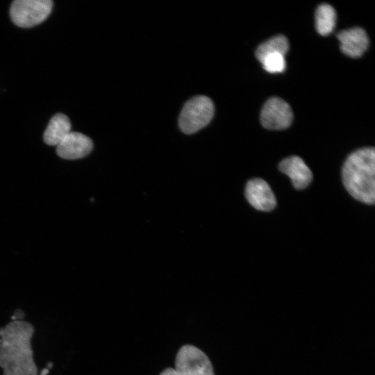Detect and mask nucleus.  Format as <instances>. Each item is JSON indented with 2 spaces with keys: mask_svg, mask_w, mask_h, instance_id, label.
I'll return each instance as SVG.
<instances>
[{
  "mask_svg": "<svg viewBox=\"0 0 375 375\" xmlns=\"http://www.w3.org/2000/svg\"><path fill=\"white\" fill-rule=\"evenodd\" d=\"M33 326L12 320L0 328V367L3 375H38L31 348Z\"/></svg>",
  "mask_w": 375,
  "mask_h": 375,
  "instance_id": "nucleus-1",
  "label": "nucleus"
},
{
  "mask_svg": "<svg viewBox=\"0 0 375 375\" xmlns=\"http://www.w3.org/2000/svg\"><path fill=\"white\" fill-rule=\"evenodd\" d=\"M375 150L362 148L349 156L344 163L342 177L348 192L367 204L375 201Z\"/></svg>",
  "mask_w": 375,
  "mask_h": 375,
  "instance_id": "nucleus-2",
  "label": "nucleus"
},
{
  "mask_svg": "<svg viewBox=\"0 0 375 375\" xmlns=\"http://www.w3.org/2000/svg\"><path fill=\"white\" fill-rule=\"evenodd\" d=\"M212 100L203 95L194 97L184 105L178 119L180 129L185 134H193L207 126L214 115Z\"/></svg>",
  "mask_w": 375,
  "mask_h": 375,
  "instance_id": "nucleus-3",
  "label": "nucleus"
},
{
  "mask_svg": "<svg viewBox=\"0 0 375 375\" xmlns=\"http://www.w3.org/2000/svg\"><path fill=\"white\" fill-rule=\"evenodd\" d=\"M52 7L51 0H15L10 6V18L17 26L33 27L48 17Z\"/></svg>",
  "mask_w": 375,
  "mask_h": 375,
  "instance_id": "nucleus-4",
  "label": "nucleus"
},
{
  "mask_svg": "<svg viewBox=\"0 0 375 375\" xmlns=\"http://www.w3.org/2000/svg\"><path fill=\"white\" fill-rule=\"evenodd\" d=\"M175 370L178 375H214L208 356L192 345L182 347L177 353Z\"/></svg>",
  "mask_w": 375,
  "mask_h": 375,
  "instance_id": "nucleus-5",
  "label": "nucleus"
},
{
  "mask_svg": "<svg viewBox=\"0 0 375 375\" xmlns=\"http://www.w3.org/2000/svg\"><path fill=\"white\" fill-rule=\"evenodd\" d=\"M292 110L290 105L279 97H272L264 104L260 112L262 125L270 130L287 128L292 124Z\"/></svg>",
  "mask_w": 375,
  "mask_h": 375,
  "instance_id": "nucleus-6",
  "label": "nucleus"
},
{
  "mask_svg": "<svg viewBox=\"0 0 375 375\" xmlns=\"http://www.w3.org/2000/svg\"><path fill=\"white\" fill-rule=\"evenodd\" d=\"M245 197L249 203L258 210L270 211L276 205V198L271 188L266 181L259 178L251 179L247 182Z\"/></svg>",
  "mask_w": 375,
  "mask_h": 375,
  "instance_id": "nucleus-7",
  "label": "nucleus"
},
{
  "mask_svg": "<svg viewBox=\"0 0 375 375\" xmlns=\"http://www.w3.org/2000/svg\"><path fill=\"white\" fill-rule=\"evenodd\" d=\"M92 140L78 132H70L57 146L58 156L64 159L74 160L88 156L92 151Z\"/></svg>",
  "mask_w": 375,
  "mask_h": 375,
  "instance_id": "nucleus-8",
  "label": "nucleus"
},
{
  "mask_svg": "<svg viewBox=\"0 0 375 375\" xmlns=\"http://www.w3.org/2000/svg\"><path fill=\"white\" fill-rule=\"evenodd\" d=\"M337 37L342 53L351 58L361 56L369 46L368 36L360 27L343 30L338 33Z\"/></svg>",
  "mask_w": 375,
  "mask_h": 375,
  "instance_id": "nucleus-9",
  "label": "nucleus"
},
{
  "mask_svg": "<svg viewBox=\"0 0 375 375\" xmlns=\"http://www.w3.org/2000/svg\"><path fill=\"white\" fill-rule=\"evenodd\" d=\"M278 169L290 178L294 188L297 190L306 188L312 179L311 170L297 156L283 159L279 163Z\"/></svg>",
  "mask_w": 375,
  "mask_h": 375,
  "instance_id": "nucleus-10",
  "label": "nucleus"
},
{
  "mask_svg": "<svg viewBox=\"0 0 375 375\" xmlns=\"http://www.w3.org/2000/svg\"><path fill=\"white\" fill-rule=\"evenodd\" d=\"M71 122L67 115L57 113L53 115L44 133L43 139L47 144L58 146L71 132Z\"/></svg>",
  "mask_w": 375,
  "mask_h": 375,
  "instance_id": "nucleus-11",
  "label": "nucleus"
},
{
  "mask_svg": "<svg viewBox=\"0 0 375 375\" xmlns=\"http://www.w3.org/2000/svg\"><path fill=\"white\" fill-rule=\"evenodd\" d=\"M336 22L335 9L328 4L318 6L315 12V26L319 34L326 36L334 29Z\"/></svg>",
  "mask_w": 375,
  "mask_h": 375,
  "instance_id": "nucleus-12",
  "label": "nucleus"
},
{
  "mask_svg": "<svg viewBox=\"0 0 375 375\" xmlns=\"http://www.w3.org/2000/svg\"><path fill=\"white\" fill-rule=\"evenodd\" d=\"M288 49L289 42L286 37L278 35L260 44L256 51V56L260 61L266 56L272 53H281L285 56Z\"/></svg>",
  "mask_w": 375,
  "mask_h": 375,
  "instance_id": "nucleus-13",
  "label": "nucleus"
},
{
  "mask_svg": "<svg viewBox=\"0 0 375 375\" xmlns=\"http://www.w3.org/2000/svg\"><path fill=\"white\" fill-rule=\"evenodd\" d=\"M263 69L269 73L283 72L286 67L285 56L281 53H272L266 56L260 61Z\"/></svg>",
  "mask_w": 375,
  "mask_h": 375,
  "instance_id": "nucleus-14",
  "label": "nucleus"
},
{
  "mask_svg": "<svg viewBox=\"0 0 375 375\" xmlns=\"http://www.w3.org/2000/svg\"><path fill=\"white\" fill-rule=\"evenodd\" d=\"M160 375H178L175 369L167 368Z\"/></svg>",
  "mask_w": 375,
  "mask_h": 375,
  "instance_id": "nucleus-15",
  "label": "nucleus"
},
{
  "mask_svg": "<svg viewBox=\"0 0 375 375\" xmlns=\"http://www.w3.org/2000/svg\"><path fill=\"white\" fill-rule=\"evenodd\" d=\"M49 373V368H44L42 370L40 375H47Z\"/></svg>",
  "mask_w": 375,
  "mask_h": 375,
  "instance_id": "nucleus-16",
  "label": "nucleus"
}]
</instances>
